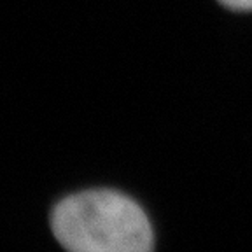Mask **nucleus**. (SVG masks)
<instances>
[{
    "instance_id": "nucleus-1",
    "label": "nucleus",
    "mask_w": 252,
    "mask_h": 252,
    "mask_svg": "<svg viewBox=\"0 0 252 252\" xmlns=\"http://www.w3.org/2000/svg\"><path fill=\"white\" fill-rule=\"evenodd\" d=\"M51 229L63 247L75 252H147L154 245L144 210L109 189L62 200L51 214Z\"/></svg>"
},
{
    "instance_id": "nucleus-2",
    "label": "nucleus",
    "mask_w": 252,
    "mask_h": 252,
    "mask_svg": "<svg viewBox=\"0 0 252 252\" xmlns=\"http://www.w3.org/2000/svg\"><path fill=\"white\" fill-rule=\"evenodd\" d=\"M219 2L236 11H252V0H219Z\"/></svg>"
}]
</instances>
